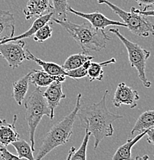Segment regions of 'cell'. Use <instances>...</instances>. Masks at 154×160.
<instances>
[{
    "label": "cell",
    "instance_id": "26",
    "mask_svg": "<svg viewBox=\"0 0 154 160\" xmlns=\"http://www.w3.org/2000/svg\"><path fill=\"white\" fill-rule=\"evenodd\" d=\"M91 63V60H88V61L85 62L83 64V66H81V67L66 72L67 76L75 80L82 79V78L85 77L87 75V69L90 67Z\"/></svg>",
    "mask_w": 154,
    "mask_h": 160
},
{
    "label": "cell",
    "instance_id": "28",
    "mask_svg": "<svg viewBox=\"0 0 154 160\" xmlns=\"http://www.w3.org/2000/svg\"><path fill=\"white\" fill-rule=\"evenodd\" d=\"M135 1L142 8L141 10H147L149 8L154 6V0H135Z\"/></svg>",
    "mask_w": 154,
    "mask_h": 160
},
{
    "label": "cell",
    "instance_id": "23",
    "mask_svg": "<svg viewBox=\"0 0 154 160\" xmlns=\"http://www.w3.org/2000/svg\"><path fill=\"white\" fill-rule=\"evenodd\" d=\"M53 12L55 15V19L60 21H67L68 2V0H52Z\"/></svg>",
    "mask_w": 154,
    "mask_h": 160
},
{
    "label": "cell",
    "instance_id": "16",
    "mask_svg": "<svg viewBox=\"0 0 154 160\" xmlns=\"http://www.w3.org/2000/svg\"><path fill=\"white\" fill-rule=\"evenodd\" d=\"M26 60H31V61H33L35 63H37L39 66H40L42 68L43 71L47 72L48 74L51 75V76H67V73L63 69L62 66H59L57 63L51 62H46L39 59L35 56H34L28 49H26Z\"/></svg>",
    "mask_w": 154,
    "mask_h": 160
},
{
    "label": "cell",
    "instance_id": "31",
    "mask_svg": "<svg viewBox=\"0 0 154 160\" xmlns=\"http://www.w3.org/2000/svg\"><path fill=\"white\" fill-rule=\"evenodd\" d=\"M75 147H74V146H72V148H71L70 150H69L68 152V156H67V159L66 160H71V158H72V156L73 153L74 152V151H75Z\"/></svg>",
    "mask_w": 154,
    "mask_h": 160
},
{
    "label": "cell",
    "instance_id": "5",
    "mask_svg": "<svg viewBox=\"0 0 154 160\" xmlns=\"http://www.w3.org/2000/svg\"><path fill=\"white\" fill-rule=\"evenodd\" d=\"M99 4H104L108 6L116 15L124 21L129 30L132 33L140 37H149L154 36V25L147 17L142 16L136 11L134 7L130 9V12L124 11L108 0H97Z\"/></svg>",
    "mask_w": 154,
    "mask_h": 160
},
{
    "label": "cell",
    "instance_id": "18",
    "mask_svg": "<svg viewBox=\"0 0 154 160\" xmlns=\"http://www.w3.org/2000/svg\"><path fill=\"white\" fill-rule=\"evenodd\" d=\"M147 132L140 133L134 138L128 139L124 145L120 146L114 153L112 160H132L131 149L136 143L138 142L147 134Z\"/></svg>",
    "mask_w": 154,
    "mask_h": 160
},
{
    "label": "cell",
    "instance_id": "20",
    "mask_svg": "<svg viewBox=\"0 0 154 160\" xmlns=\"http://www.w3.org/2000/svg\"><path fill=\"white\" fill-rule=\"evenodd\" d=\"M116 59L114 58L106 60L101 62H91L90 65V67L87 69V76L88 77L89 80L91 82L97 80V81H102L104 79V70L103 68L104 66H107L110 64L116 63Z\"/></svg>",
    "mask_w": 154,
    "mask_h": 160
},
{
    "label": "cell",
    "instance_id": "10",
    "mask_svg": "<svg viewBox=\"0 0 154 160\" xmlns=\"http://www.w3.org/2000/svg\"><path fill=\"white\" fill-rule=\"evenodd\" d=\"M44 99L51 112V119H54V109L60 105L62 99L66 98V95L63 92L62 82H54L49 85L48 89L43 92Z\"/></svg>",
    "mask_w": 154,
    "mask_h": 160
},
{
    "label": "cell",
    "instance_id": "32",
    "mask_svg": "<svg viewBox=\"0 0 154 160\" xmlns=\"http://www.w3.org/2000/svg\"><path fill=\"white\" fill-rule=\"evenodd\" d=\"M132 160H150V158H149V156L147 155H144L143 156H136L135 159Z\"/></svg>",
    "mask_w": 154,
    "mask_h": 160
},
{
    "label": "cell",
    "instance_id": "17",
    "mask_svg": "<svg viewBox=\"0 0 154 160\" xmlns=\"http://www.w3.org/2000/svg\"><path fill=\"white\" fill-rule=\"evenodd\" d=\"M31 75V71L28 72L26 76H22L21 79L14 82L12 84V96L19 106L21 105L22 101L26 98V94L28 92L29 83H30Z\"/></svg>",
    "mask_w": 154,
    "mask_h": 160
},
{
    "label": "cell",
    "instance_id": "25",
    "mask_svg": "<svg viewBox=\"0 0 154 160\" xmlns=\"http://www.w3.org/2000/svg\"><path fill=\"white\" fill-rule=\"evenodd\" d=\"M52 35V28L50 23H47L40 28L33 36V39L37 42H43L45 40L49 39Z\"/></svg>",
    "mask_w": 154,
    "mask_h": 160
},
{
    "label": "cell",
    "instance_id": "6",
    "mask_svg": "<svg viewBox=\"0 0 154 160\" xmlns=\"http://www.w3.org/2000/svg\"><path fill=\"white\" fill-rule=\"evenodd\" d=\"M108 32L114 33L121 41L128 53L129 62L131 67L137 69L139 79L141 80L144 87L150 88L151 86V82L147 79L146 75V65L147 59L150 56V52L124 37L117 28H111Z\"/></svg>",
    "mask_w": 154,
    "mask_h": 160
},
{
    "label": "cell",
    "instance_id": "34",
    "mask_svg": "<svg viewBox=\"0 0 154 160\" xmlns=\"http://www.w3.org/2000/svg\"><path fill=\"white\" fill-rule=\"evenodd\" d=\"M1 121H2V119H0V122H1Z\"/></svg>",
    "mask_w": 154,
    "mask_h": 160
},
{
    "label": "cell",
    "instance_id": "7",
    "mask_svg": "<svg viewBox=\"0 0 154 160\" xmlns=\"http://www.w3.org/2000/svg\"><path fill=\"white\" fill-rule=\"evenodd\" d=\"M25 46L26 42L22 40L0 43V56L6 60L9 67L16 69L26 59Z\"/></svg>",
    "mask_w": 154,
    "mask_h": 160
},
{
    "label": "cell",
    "instance_id": "27",
    "mask_svg": "<svg viewBox=\"0 0 154 160\" xmlns=\"http://www.w3.org/2000/svg\"><path fill=\"white\" fill-rule=\"evenodd\" d=\"M0 157L2 160H23L11 153L6 149V147H2V146H0Z\"/></svg>",
    "mask_w": 154,
    "mask_h": 160
},
{
    "label": "cell",
    "instance_id": "2",
    "mask_svg": "<svg viewBox=\"0 0 154 160\" xmlns=\"http://www.w3.org/2000/svg\"><path fill=\"white\" fill-rule=\"evenodd\" d=\"M53 21L60 25L72 36L74 41L82 48V52L88 54L91 52H100L105 49L110 38L102 30L94 29L91 24L83 22L75 24L69 21H60L52 18Z\"/></svg>",
    "mask_w": 154,
    "mask_h": 160
},
{
    "label": "cell",
    "instance_id": "30",
    "mask_svg": "<svg viewBox=\"0 0 154 160\" xmlns=\"http://www.w3.org/2000/svg\"><path fill=\"white\" fill-rule=\"evenodd\" d=\"M136 11L138 13H140L142 16H146V17H148V16H153L154 17V9L152 10H141V9H136Z\"/></svg>",
    "mask_w": 154,
    "mask_h": 160
},
{
    "label": "cell",
    "instance_id": "15",
    "mask_svg": "<svg viewBox=\"0 0 154 160\" xmlns=\"http://www.w3.org/2000/svg\"><path fill=\"white\" fill-rule=\"evenodd\" d=\"M14 35V15L9 11L0 10V39H9L13 37Z\"/></svg>",
    "mask_w": 154,
    "mask_h": 160
},
{
    "label": "cell",
    "instance_id": "19",
    "mask_svg": "<svg viewBox=\"0 0 154 160\" xmlns=\"http://www.w3.org/2000/svg\"><path fill=\"white\" fill-rule=\"evenodd\" d=\"M153 128H154V109L147 110L139 116L130 134L133 136L134 133H141Z\"/></svg>",
    "mask_w": 154,
    "mask_h": 160
},
{
    "label": "cell",
    "instance_id": "11",
    "mask_svg": "<svg viewBox=\"0 0 154 160\" xmlns=\"http://www.w3.org/2000/svg\"><path fill=\"white\" fill-rule=\"evenodd\" d=\"M49 12H53V6L50 0H29L23 9L26 20H31L34 17H40Z\"/></svg>",
    "mask_w": 154,
    "mask_h": 160
},
{
    "label": "cell",
    "instance_id": "14",
    "mask_svg": "<svg viewBox=\"0 0 154 160\" xmlns=\"http://www.w3.org/2000/svg\"><path fill=\"white\" fill-rule=\"evenodd\" d=\"M53 16H54V12H49L45 15H43V16H40V17H38L37 19L33 22L31 27L27 31L21 33L19 36H13V37L9 38V39H4L3 41L1 42V43H6L9 42L18 41V40H21L23 39H27V38L31 37V36H34L35 33L40 29V28L42 27L45 24H47V23H49L50 22V20L52 19Z\"/></svg>",
    "mask_w": 154,
    "mask_h": 160
},
{
    "label": "cell",
    "instance_id": "1",
    "mask_svg": "<svg viewBox=\"0 0 154 160\" xmlns=\"http://www.w3.org/2000/svg\"><path fill=\"white\" fill-rule=\"evenodd\" d=\"M108 90H106L102 99L97 103L80 109L77 116L80 119L81 126L85 128L94 137V149L98 147L104 138L111 137L114 134L113 122L120 119L123 116L109 111L106 105Z\"/></svg>",
    "mask_w": 154,
    "mask_h": 160
},
{
    "label": "cell",
    "instance_id": "24",
    "mask_svg": "<svg viewBox=\"0 0 154 160\" xmlns=\"http://www.w3.org/2000/svg\"><path fill=\"white\" fill-rule=\"evenodd\" d=\"M91 136L90 132L85 129V135H84V139H83L82 144H81L79 149L77 151H74L73 153L71 160H87V144H88L89 138Z\"/></svg>",
    "mask_w": 154,
    "mask_h": 160
},
{
    "label": "cell",
    "instance_id": "8",
    "mask_svg": "<svg viewBox=\"0 0 154 160\" xmlns=\"http://www.w3.org/2000/svg\"><path fill=\"white\" fill-rule=\"evenodd\" d=\"M68 12L72 13V14L76 15V16H79V17L85 19L86 20L90 22L93 27L96 29L102 30L104 31V29L110 26H122V27H126L127 26L124 24V22H120L118 21H114V20H111L108 18L106 17L104 14H102L100 12L97 11L91 13H85L82 12H78L77 10L72 9L70 6H68Z\"/></svg>",
    "mask_w": 154,
    "mask_h": 160
},
{
    "label": "cell",
    "instance_id": "13",
    "mask_svg": "<svg viewBox=\"0 0 154 160\" xmlns=\"http://www.w3.org/2000/svg\"><path fill=\"white\" fill-rule=\"evenodd\" d=\"M66 79L64 76H51L43 70H31L30 82L36 88L47 87L54 82H64Z\"/></svg>",
    "mask_w": 154,
    "mask_h": 160
},
{
    "label": "cell",
    "instance_id": "12",
    "mask_svg": "<svg viewBox=\"0 0 154 160\" xmlns=\"http://www.w3.org/2000/svg\"><path fill=\"white\" fill-rule=\"evenodd\" d=\"M17 119V115H15L12 123H7L6 120L0 122V146L7 147L9 145L19 139L20 136L16 129Z\"/></svg>",
    "mask_w": 154,
    "mask_h": 160
},
{
    "label": "cell",
    "instance_id": "9",
    "mask_svg": "<svg viewBox=\"0 0 154 160\" xmlns=\"http://www.w3.org/2000/svg\"><path fill=\"white\" fill-rule=\"evenodd\" d=\"M140 100V96L137 90H134L124 82L119 83L114 92L113 104L115 107H120L121 105H127L130 109L137 106V102Z\"/></svg>",
    "mask_w": 154,
    "mask_h": 160
},
{
    "label": "cell",
    "instance_id": "22",
    "mask_svg": "<svg viewBox=\"0 0 154 160\" xmlns=\"http://www.w3.org/2000/svg\"><path fill=\"white\" fill-rule=\"evenodd\" d=\"M13 147L17 152V156L20 159L27 160H35L33 150L31 145L24 139H18L17 141L12 143Z\"/></svg>",
    "mask_w": 154,
    "mask_h": 160
},
{
    "label": "cell",
    "instance_id": "4",
    "mask_svg": "<svg viewBox=\"0 0 154 160\" xmlns=\"http://www.w3.org/2000/svg\"><path fill=\"white\" fill-rule=\"evenodd\" d=\"M26 109V119L29 127L30 145L35 151V134L36 129L44 116L51 119V112L40 88L35 89L29 96L24 104Z\"/></svg>",
    "mask_w": 154,
    "mask_h": 160
},
{
    "label": "cell",
    "instance_id": "29",
    "mask_svg": "<svg viewBox=\"0 0 154 160\" xmlns=\"http://www.w3.org/2000/svg\"><path fill=\"white\" fill-rule=\"evenodd\" d=\"M146 135L147 136V142H148L150 145L154 146V128L149 129L148 131L147 132V134Z\"/></svg>",
    "mask_w": 154,
    "mask_h": 160
},
{
    "label": "cell",
    "instance_id": "21",
    "mask_svg": "<svg viewBox=\"0 0 154 160\" xmlns=\"http://www.w3.org/2000/svg\"><path fill=\"white\" fill-rule=\"evenodd\" d=\"M94 59V56H89L87 53H77L69 56L63 64L62 68L65 72L77 69L83 66L85 62Z\"/></svg>",
    "mask_w": 154,
    "mask_h": 160
},
{
    "label": "cell",
    "instance_id": "33",
    "mask_svg": "<svg viewBox=\"0 0 154 160\" xmlns=\"http://www.w3.org/2000/svg\"><path fill=\"white\" fill-rule=\"evenodd\" d=\"M3 40H4L3 39H0V43H1V42L3 41Z\"/></svg>",
    "mask_w": 154,
    "mask_h": 160
},
{
    "label": "cell",
    "instance_id": "3",
    "mask_svg": "<svg viewBox=\"0 0 154 160\" xmlns=\"http://www.w3.org/2000/svg\"><path fill=\"white\" fill-rule=\"evenodd\" d=\"M82 96V93L77 94L74 109L62 121L54 125L46 133L35 160H42L53 149L63 146L69 141L73 134V126L77 118V112L81 109Z\"/></svg>",
    "mask_w": 154,
    "mask_h": 160
}]
</instances>
